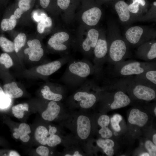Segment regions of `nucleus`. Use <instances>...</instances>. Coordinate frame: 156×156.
Wrapping results in <instances>:
<instances>
[{
  "label": "nucleus",
  "mask_w": 156,
  "mask_h": 156,
  "mask_svg": "<svg viewBox=\"0 0 156 156\" xmlns=\"http://www.w3.org/2000/svg\"><path fill=\"white\" fill-rule=\"evenodd\" d=\"M94 74H96L95 68L89 60H70L60 80L67 88H76L82 85L89 76Z\"/></svg>",
  "instance_id": "1"
},
{
  "label": "nucleus",
  "mask_w": 156,
  "mask_h": 156,
  "mask_svg": "<svg viewBox=\"0 0 156 156\" xmlns=\"http://www.w3.org/2000/svg\"><path fill=\"white\" fill-rule=\"evenodd\" d=\"M107 40L108 53L106 60L113 63H120L127 56L129 46L122 36L118 24L110 21L108 27Z\"/></svg>",
  "instance_id": "2"
},
{
  "label": "nucleus",
  "mask_w": 156,
  "mask_h": 156,
  "mask_svg": "<svg viewBox=\"0 0 156 156\" xmlns=\"http://www.w3.org/2000/svg\"><path fill=\"white\" fill-rule=\"evenodd\" d=\"M99 88L94 81L87 79L70 97V102L82 108H90L97 100V96L94 91Z\"/></svg>",
  "instance_id": "3"
},
{
  "label": "nucleus",
  "mask_w": 156,
  "mask_h": 156,
  "mask_svg": "<svg viewBox=\"0 0 156 156\" xmlns=\"http://www.w3.org/2000/svg\"><path fill=\"white\" fill-rule=\"evenodd\" d=\"M124 38L128 46L135 47L156 37V31L152 28L144 26L129 27L125 31Z\"/></svg>",
  "instance_id": "4"
},
{
  "label": "nucleus",
  "mask_w": 156,
  "mask_h": 156,
  "mask_svg": "<svg viewBox=\"0 0 156 156\" xmlns=\"http://www.w3.org/2000/svg\"><path fill=\"white\" fill-rule=\"evenodd\" d=\"M94 57L93 65L95 68L96 74H99L102 69V66L106 61L108 46L107 40L105 38L98 39L93 50Z\"/></svg>",
  "instance_id": "5"
},
{
  "label": "nucleus",
  "mask_w": 156,
  "mask_h": 156,
  "mask_svg": "<svg viewBox=\"0 0 156 156\" xmlns=\"http://www.w3.org/2000/svg\"><path fill=\"white\" fill-rule=\"evenodd\" d=\"M146 64L137 61L128 62L119 67V73L122 76L138 75L151 67Z\"/></svg>",
  "instance_id": "6"
},
{
  "label": "nucleus",
  "mask_w": 156,
  "mask_h": 156,
  "mask_svg": "<svg viewBox=\"0 0 156 156\" xmlns=\"http://www.w3.org/2000/svg\"><path fill=\"white\" fill-rule=\"evenodd\" d=\"M69 57H64L47 64L40 65L37 68L36 71L42 75L48 76L59 70L70 60Z\"/></svg>",
  "instance_id": "7"
},
{
  "label": "nucleus",
  "mask_w": 156,
  "mask_h": 156,
  "mask_svg": "<svg viewBox=\"0 0 156 156\" xmlns=\"http://www.w3.org/2000/svg\"><path fill=\"white\" fill-rule=\"evenodd\" d=\"M137 56L143 60L150 61L156 58V41L155 39L146 42L139 46Z\"/></svg>",
  "instance_id": "8"
},
{
  "label": "nucleus",
  "mask_w": 156,
  "mask_h": 156,
  "mask_svg": "<svg viewBox=\"0 0 156 156\" xmlns=\"http://www.w3.org/2000/svg\"><path fill=\"white\" fill-rule=\"evenodd\" d=\"M128 5L126 2L122 0L117 1L114 5L115 10L120 21L125 25L135 22L134 16L128 10Z\"/></svg>",
  "instance_id": "9"
},
{
  "label": "nucleus",
  "mask_w": 156,
  "mask_h": 156,
  "mask_svg": "<svg viewBox=\"0 0 156 156\" xmlns=\"http://www.w3.org/2000/svg\"><path fill=\"white\" fill-rule=\"evenodd\" d=\"M27 43L29 47L25 49L24 53L28 54L30 60L39 61L44 54V51L42 48L40 41L37 39H34L28 40Z\"/></svg>",
  "instance_id": "10"
},
{
  "label": "nucleus",
  "mask_w": 156,
  "mask_h": 156,
  "mask_svg": "<svg viewBox=\"0 0 156 156\" xmlns=\"http://www.w3.org/2000/svg\"><path fill=\"white\" fill-rule=\"evenodd\" d=\"M134 86L133 93L137 98L146 101H150L155 98V91L151 87L140 83Z\"/></svg>",
  "instance_id": "11"
},
{
  "label": "nucleus",
  "mask_w": 156,
  "mask_h": 156,
  "mask_svg": "<svg viewBox=\"0 0 156 156\" xmlns=\"http://www.w3.org/2000/svg\"><path fill=\"white\" fill-rule=\"evenodd\" d=\"M69 35L66 33L61 32L57 33L51 36L48 44L54 50L63 51L67 49V47L64 43L69 39Z\"/></svg>",
  "instance_id": "12"
},
{
  "label": "nucleus",
  "mask_w": 156,
  "mask_h": 156,
  "mask_svg": "<svg viewBox=\"0 0 156 156\" xmlns=\"http://www.w3.org/2000/svg\"><path fill=\"white\" fill-rule=\"evenodd\" d=\"M77 132L80 138L87 139L89 136L91 130V124L89 118L84 115H80L77 121Z\"/></svg>",
  "instance_id": "13"
},
{
  "label": "nucleus",
  "mask_w": 156,
  "mask_h": 156,
  "mask_svg": "<svg viewBox=\"0 0 156 156\" xmlns=\"http://www.w3.org/2000/svg\"><path fill=\"white\" fill-rule=\"evenodd\" d=\"M102 14L101 9L97 7H93L84 12L81 18L87 25L90 26L96 25L100 21Z\"/></svg>",
  "instance_id": "14"
},
{
  "label": "nucleus",
  "mask_w": 156,
  "mask_h": 156,
  "mask_svg": "<svg viewBox=\"0 0 156 156\" xmlns=\"http://www.w3.org/2000/svg\"><path fill=\"white\" fill-rule=\"evenodd\" d=\"M128 120L130 123L142 127L147 123L148 117L146 113L134 108L130 112Z\"/></svg>",
  "instance_id": "15"
},
{
  "label": "nucleus",
  "mask_w": 156,
  "mask_h": 156,
  "mask_svg": "<svg viewBox=\"0 0 156 156\" xmlns=\"http://www.w3.org/2000/svg\"><path fill=\"white\" fill-rule=\"evenodd\" d=\"M66 89L54 91L49 85L47 84L43 86L41 90V92L44 99L49 101L58 102L63 99Z\"/></svg>",
  "instance_id": "16"
},
{
  "label": "nucleus",
  "mask_w": 156,
  "mask_h": 156,
  "mask_svg": "<svg viewBox=\"0 0 156 156\" xmlns=\"http://www.w3.org/2000/svg\"><path fill=\"white\" fill-rule=\"evenodd\" d=\"M99 36V32L97 30L94 28L90 29L87 38L82 43V50L86 53L90 52L92 49L94 50Z\"/></svg>",
  "instance_id": "17"
},
{
  "label": "nucleus",
  "mask_w": 156,
  "mask_h": 156,
  "mask_svg": "<svg viewBox=\"0 0 156 156\" xmlns=\"http://www.w3.org/2000/svg\"><path fill=\"white\" fill-rule=\"evenodd\" d=\"M60 109V106L57 102L51 101L48 104L47 109L42 113V117L45 120L52 121L59 115Z\"/></svg>",
  "instance_id": "18"
},
{
  "label": "nucleus",
  "mask_w": 156,
  "mask_h": 156,
  "mask_svg": "<svg viewBox=\"0 0 156 156\" xmlns=\"http://www.w3.org/2000/svg\"><path fill=\"white\" fill-rule=\"evenodd\" d=\"M131 102L129 97L122 91H118L115 94L114 101L110 105L112 109H115L126 107Z\"/></svg>",
  "instance_id": "19"
},
{
  "label": "nucleus",
  "mask_w": 156,
  "mask_h": 156,
  "mask_svg": "<svg viewBox=\"0 0 156 156\" xmlns=\"http://www.w3.org/2000/svg\"><path fill=\"white\" fill-rule=\"evenodd\" d=\"M3 87L5 93L10 98H18L22 96L23 94L22 90L15 82L6 84Z\"/></svg>",
  "instance_id": "20"
},
{
  "label": "nucleus",
  "mask_w": 156,
  "mask_h": 156,
  "mask_svg": "<svg viewBox=\"0 0 156 156\" xmlns=\"http://www.w3.org/2000/svg\"><path fill=\"white\" fill-rule=\"evenodd\" d=\"M132 3L128 5V9L131 13L134 16L135 22L138 18L144 15L140 8V5L145 6L146 2L145 0H132Z\"/></svg>",
  "instance_id": "21"
},
{
  "label": "nucleus",
  "mask_w": 156,
  "mask_h": 156,
  "mask_svg": "<svg viewBox=\"0 0 156 156\" xmlns=\"http://www.w3.org/2000/svg\"><path fill=\"white\" fill-rule=\"evenodd\" d=\"M14 131L18 134L20 139L23 142H25L29 141L30 137L28 134L30 133L31 131L30 126L27 124L21 123L18 128H15Z\"/></svg>",
  "instance_id": "22"
},
{
  "label": "nucleus",
  "mask_w": 156,
  "mask_h": 156,
  "mask_svg": "<svg viewBox=\"0 0 156 156\" xmlns=\"http://www.w3.org/2000/svg\"><path fill=\"white\" fill-rule=\"evenodd\" d=\"M49 134V131L45 127L40 126L35 131L34 137L36 140L39 143L45 145L47 144V136Z\"/></svg>",
  "instance_id": "23"
},
{
  "label": "nucleus",
  "mask_w": 156,
  "mask_h": 156,
  "mask_svg": "<svg viewBox=\"0 0 156 156\" xmlns=\"http://www.w3.org/2000/svg\"><path fill=\"white\" fill-rule=\"evenodd\" d=\"M141 76L143 80L146 82L151 83L153 86L156 85V70L155 69H152L151 67L147 70L142 74L138 75Z\"/></svg>",
  "instance_id": "24"
},
{
  "label": "nucleus",
  "mask_w": 156,
  "mask_h": 156,
  "mask_svg": "<svg viewBox=\"0 0 156 156\" xmlns=\"http://www.w3.org/2000/svg\"><path fill=\"white\" fill-rule=\"evenodd\" d=\"M29 105L27 103L17 104L12 107V112L16 118L20 119L23 118L25 111H28Z\"/></svg>",
  "instance_id": "25"
},
{
  "label": "nucleus",
  "mask_w": 156,
  "mask_h": 156,
  "mask_svg": "<svg viewBox=\"0 0 156 156\" xmlns=\"http://www.w3.org/2000/svg\"><path fill=\"white\" fill-rule=\"evenodd\" d=\"M16 24V19L14 15H12L9 18L2 20L1 23V28L4 31L11 30L15 27Z\"/></svg>",
  "instance_id": "26"
},
{
  "label": "nucleus",
  "mask_w": 156,
  "mask_h": 156,
  "mask_svg": "<svg viewBox=\"0 0 156 156\" xmlns=\"http://www.w3.org/2000/svg\"><path fill=\"white\" fill-rule=\"evenodd\" d=\"M153 8H151L144 15L140 17L138 21H156V2L154 1Z\"/></svg>",
  "instance_id": "27"
},
{
  "label": "nucleus",
  "mask_w": 156,
  "mask_h": 156,
  "mask_svg": "<svg viewBox=\"0 0 156 156\" xmlns=\"http://www.w3.org/2000/svg\"><path fill=\"white\" fill-rule=\"evenodd\" d=\"M26 36L24 33H20L18 34L14 40V50L17 53L23 47L25 43Z\"/></svg>",
  "instance_id": "28"
},
{
  "label": "nucleus",
  "mask_w": 156,
  "mask_h": 156,
  "mask_svg": "<svg viewBox=\"0 0 156 156\" xmlns=\"http://www.w3.org/2000/svg\"><path fill=\"white\" fill-rule=\"evenodd\" d=\"M0 46L6 52H11L14 50V42L4 37H0Z\"/></svg>",
  "instance_id": "29"
},
{
  "label": "nucleus",
  "mask_w": 156,
  "mask_h": 156,
  "mask_svg": "<svg viewBox=\"0 0 156 156\" xmlns=\"http://www.w3.org/2000/svg\"><path fill=\"white\" fill-rule=\"evenodd\" d=\"M52 25V19L51 17H47L41 19L38 22L37 26V30L40 33H43L46 27H50Z\"/></svg>",
  "instance_id": "30"
},
{
  "label": "nucleus",
  "mask_w": 156,
  "mask_h": 156,
  "mask_svg": "<svg viewBox=\"0 0 156 156\" xmlns=\"http://www.w3.org/2000/svg\"><path fill=\"white\" fill-rule=\"evenodd\" d=\"M122 116L118 114H114L110 120L112 126L114 130L117 132H120L121 128L119 125L120 122L122 120Z\"/></svg>",
  "instance_id": "31"
},
{
  "label": "nucleus",
  "mask_w": 156,
  "mask_h": 156,
  "mask_svg": "<svg viewBox=\"0 0 156 156\" xmlns=\"http://www.w3.org/2000/svg\"><path fill=\"white\" fill-rule=\"evenodd\" d=\"M0 63L3 64L6 68H9L13 65V62L10 56L6 53H2L0 56Z\"/></svg>",
  "instance_id": "32"
},
{
  "label": "nucleus",
  "mask_w": 156,
  "mask_h": 156,
  "mask_svg": "<svg viewBox=\"0 0 156 156\" xmlns=\"http://www.w3.org/2000/svg\"><path fill=\"white\" fill-rule=\"evenodd\" d=\"M97 145L102 149L109 148H113L114 143L112 140L107 139H99L96 141Z\"/></svg>",
  "instance_id": "33"
},
{
  "label": "nucleus",
  "mask_w": 156,
  "mask_h": 156,
  "mask_svg": "<svg viewBox=\"0 0 156 156\" xmlns=\"http://www.w3.org/2000/svg\"><path fill=\"white\" fill-rule=\"evenodd\" d=\"M62 142L60 137L58 135L54 134L50 135L48 137L47 143V145L51 147H53L60 144Z\"/></svg>",
  "instance_id": "34"
},
{
  "label": "nucleus",
  "mask_w": 156,
  "mask_h": 156,
  "mask_svg": "<svg viewBox=\"0 0 156 156\" xmlns=\"http://www.w3.org/2000/svg\"><path fill=\"white\" fill-rule=\"evenodd\" d=\"M10 98L0 86V108H5L8 106L10 103Z\"/></svg>",
  "instance_id": "35"
},
{
  "label": "nucleus",
  "mask_w": 156,
  "mask_h": 156,
  "mask_svg": "<svg viewBox=\"0 0 156 156\" xmlns=\"http://www.w3.org/2000/svg\"><path fill=\"white\" fill-rule=\"evenodd\" d=\"M145 146L150 156L156 155V146L151 141L147 140L145 142Z\"/></svg>",
  "instance_id": "36"
},
{
  "label": "nucleus",
  "mask_w": 156,
  "mask_h": 156,
  "mask_svg": "<svg viewBox=\"0 0 156 156\" xmlns=\"http://www.w3.org/2000/svg\"><path fill=\"white\" fill-rule=\"evenodd\" d=\"M99 133L101 137L104 139L109 138L112 137L113 135L112 132L108 126L101 127V128L99 131Z\"/></svg>",
  "instance_id": "37"
},
{
  "label": "nucleus",
  "mask_w": 156,
  "mask_h": 156,
  "mask_svg": "<svg viewBox=\"0 0 156 156\" xmlns=\"http://www.w3.org/2000/svg\"><path fill=\"white\" fill-rule=\"evenodd\" d=\"M110 121V118L109 116L106 115H103L98 118L97 123L98 125L102 127L108 126Z\"/></svg>",
  "instance_id": "38"
},
{
  "label": "nucleus",
  "mask_w": 156,
  "mask_h": 156,
  "mask_svg": "<svg viewBox=\"0 0 156 156\" xmlns=\"http://www.w3.org/2000/svg\"><path fill=\"white\" fill-rule=\"evenodd\" d=\"M31 0H20L18 6L19 8L24 12L29 10L30 8Z\"/></svg>",
  "instance_id": "39"
},
{
  "label": "nucleus",
  "mask_w": 156,
  "mask_h": 156,
  "mask_svg": "<svg viewBox=\"0 0 156 156\" xmlns=\"http://www.w3.org/2000/svg\"><path fill=\"white\" fill-rule=\"evenodd\" d=\"M36 151L38 154L41 156H48L49 153L48 148L43 146H38L36 148Z\"/></svg>",
  "instance_id": "40"
},
{
  "label": "nucleus",
  "mask_w": 156,
  "mask_h": 156,
  "mask_svg": "<svg viewBox=\"0 0 156 156\" xmlns=\"http://www.w3.org/2000/svg\"><path fill=\"white\" fill-rule=\"evenodd\" d=\"M70 3V0H57V5L61 9L65 10L69 7Z\"/></svg>",
  "instance_id": "41"
},
{
  "label": "nucleus",
  "mask_w": 156,
  "mask_h": 156,
  "mask_svg": "<svg viewBox=\"0 0 156 156\" xmlns=\"http://www.w3.org/2000/svg\"><path fill=\"white\" fill-rule=\"evenodd\" d=\"M24 12L20 8H17L14 12V16L16 19L20 18Z\"/></svg>",
  "instance_id": "42"
},
{
  "label": "nucleus",
  "mask_w": 156,
  "mask_h": 156,
  "mask_svg": "<svg viewBox=\"0 0 156 156\" xmlns=\"http://www.w3.org/2000/svg\"><path fill=\"white\" fill-rule=\"evenodd\" d=\"M104 153L108 156H112L114 155V150L113 148H109L103 149Z\"/></svg>",
  "instance_id": "43"
},
{
  "label": "nucleus",
  "mask_w": 156,
  "mask_h": 156,
  "mask_svg": "<svg viewBox=\"0 0 156 156\" xmlns=\"http://www.w3.org/2000/svg\"><path fill=\"white\" fill-rule=\"evenodd\" d=\"M40 4L43 8H46L49 5L50 0H39Z\"/></svg>",
  "instance_id": "44"
},
{
  "label": "nucleus",
  "mask_w": 156,
  "mask_h": 156,
  "mask_svg": "<svg viewBox=\"0 0 156 156\" xmlns=\"http://www.w3.org/2000/svg\"><path fill=\"white\" fill-rule=\"evenodd\" d=\"M49 133L50 135L55 134L57 132V129L55 127H52L51 125L49 126Z\"/></svg>",
  "instance_id": "45"
},
{
  "label": "nucleus",
  "mask_w": 156,
  "mask_h": 156,
  "mask_svg": "<svg viewBox=\"0 0 156 156\" xmlns=\"http://www.w3.org/2000/svg\"><path fill=\"white\" fill-rule=\"evenodd\" d=\"M33 17L34 20L37 22H38L40 20V15H38L36 12L34 13Z\"/></svg>",
  "instance_id": "46"
},
{
  "label": "nucleus",
  "mask_w": 156,
  "mask_h": 156,
  "mask_svg": "<svg viewBox=\"0 0 156 156\" xmlns=\"http://www.w3.org/2000/svg\"><path fill=\"white\" fill-rule=\"evenodd\" d=\"M9 156H19L20 155L15 151H12L10 152L9 154Z\"/></svg>",
  "instance_id": "47"
},
{
  "label": "nucleus",
  "mask_w": 156,
  "mask_h": 156,
  "mask_svg": "<svg viewBox=\"0 0 156 156\" xmlns=\"http://www.w3.org/2000/svg\"><path fill=\"white\" fill-rule=\"evenodd\" d=\"M82 156V155L80 154L79 152L78 151H76L74 153L72 156Z\"/></svg>",
  "instance_id": "48"
},
{
  "label": "nucleus",
  "mask_w": 156,
  "mask_h": 156,
  "mask_svg": "<svg viewBox=\"0 0 156 156\" xmlns=\"http://www.w3.org/2000/svg\"><path fill=\"white\" fill-rule=\"evenodd\" d=\"M13 137L16 139H18L19 138V136L18 134L16 132H14L13 133Z\"/></svg>",
  "instance_id": "49"
},
{
  "label": "nucleus",
  "mask_w": 156,
  "mask_h": 156,
  "mask_svg": "<svg viewBox=\"0 0 156 156\" xmlns=\"http://www.w3.org/2000/svg\"><path fill=\"white\" fill-rule=\"evenodd\" d=\"M153 140L154 144L156 145V134L155 133L153 135Z\"/></svg>",
  "instance_id": "50"
},
{
  "label": "nucleus",
  "mask_w": 156,
  "mask_h": 156,
  "mask_svg": "<svg viewBox=\"0 0 156 156\" xmlns=\"http://www.w3.org/2000/svg\"><path fill=\"white\" fill-rule=\"evenodd\" d=\"M140 156H150L149 154V153H142V154H141L140 155Z\"/></svg>",
  "instance_id": "51"
},
{
  "label": "nucleus",
  "mask_w": 156,
  "mask_h": 156,
  "mask_svg": "<svg viewBox=\"0 0 156 156\" xmlns=\"http://www.w3.org/2000/svg\"><path fill=\"white\" fill-rule=\"evenodd\" d=\"M154 112L156 116V107H155V108L154 109Z\"/></svg>",
  "instance_id": "52"
},
{
  "label": "nucleus",
  "mask_w": 156,
  "mask_h": 156,
  "mask_svg": "<svg viewBox=\"0 0 156 156\" xmlns=\"http://www.w3.org/2000/svg\"><path fill=\"white\" fill-rule=\"evenodd\" d=\"M104 1H109V0H104Z\"/></svg>",
  "instance_id": "53"
}]
</instances>
